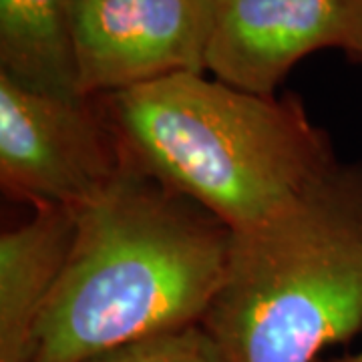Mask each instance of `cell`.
I'll use <instances>...</instances> for the list:
<instances>
[{
	"label": "cell",
	"mask_w": 362,
	"mask_h": 362,
	"mask_svg": "<svg viewBox=\"0 0 362 362\" xmlns=\"http://www.w3.org/2000/svg\"><path fill=\"white\" fill-rule=\"evenodd\" d=\"M95 99L139 168L232 232L296 204L338 163L300 101L254 95L204 73Z\"/></svg>",
	"instance_id": "7a4b0ae2"
},
{
	"label": "cell",
	"mask_w": 362,
	"mask_h": 362,
	"mask_svg": "<svg viewBox=\"0 0 362 362\" xmlns=\"http://www.w3.org/2000/svg\"><path fill=\"white\" fill-rule=\"evenodd\" d=\"M75 230L77 211L37 207L30 220L0 235V362H26Z\"/></svg>",
	"instance_id": "52a82bcc"
},
{
	"label": "cell",
	"mask_w": 362,
	"mask_h": 362,
	"mask_svg": "<svg viewBox=\"0 0 362 362\" xmlns=\"http://www.w3.org/2000/svg\"><path fill=\"white\" fill-rule=\"evenodd\" d=\"M216 0H71L85 99L207 71Z\"/></svg>",
	"instance_id": "5b68a950"
},
{
	"label": "cell",
	"mask_w": 362,
	"mask_h": 362,
	"mask_svg": "<svg viewBox=\"0 0 362 362\" xmlns=\"http://www.w3.org/2000/svg\"><path fill=\"white\" fill-rule=\"evenodd\" d=\"M125 161L99 99H57L0 75V180L8 194L78 211Z\"/></svg>",
	"instance_id": "277c9868"
},
{
	"label": "cell",
	"mask_w": 362,
	"mask_h": 362,
	"mask_svg": "<svg viewBox=\"0 0 362 362\" xmlns=\"http://www.w3.org/2000/svg\"><path fill=\"white\" fill-rule=\"evenodd\" d=\"M85 362H228V358L204 324H194L143 338Z\"/></svg>",
	"instance_id": "9c48e42d"
},
{
	"label": "cell",
	"mask_w": 362,
	"mask_h": 362,
	"mask_svg": "<svg viewBox=\"0 0 362 362\" xmlns=\"http://www.w3.org/2000/svg\"><path fill=\"white\" fill-rule=\"evenodd\" d=\"M232 230L129 156L77 211L65 270L26 362H85L202 324L228 264Z\"/></svg>",
	"instance_id": "6da1fadb"
},
{
	"label": "cell",
	"mask_w": 362,
	"mask_h": 362,
	"mask_svg": "<svg viewBox=\"0 0 362 362\" xmlns=\"http://www.w3.org/2000/svg\"><path fill=\"white\" fill-rule=\"evenodd\" d=\"M324 49L362 63V0H216L206 65L235 89L274 97L298 61Z\"/></svg>",
	"instance_id": "8992f818"
},
{
	"label": "cell",
	"mask_w": 362,
	"mask_h": 362,
	"mask_svg": "<svg viewBox=\"0 0 362 362\" xmlns=\"http://www.w3.org/2000/svg\"><path fill=\"white\" fill-rule=\"evenodd\" d=\"M0 75L33 93L85 101L71 0H0Z\"/></svg>",
	"instance_id": "ba28073f"
},
{
	"label": "cell",
	"mask_w": 362,
	"mask_h": 362,
	"mask_svg": "<svg viewBox=\"0 0 362 362\" xmlns=\"http://www.w3.org/2000/svg\"><path fill=\"white\" fill-rule=\"evenodd\" d=\"M204 328L228 362H314L362 332V161L232 232Z\"/></svg>",
	"instance_id": "3957f363"
},
{
	"label": "cell",
	"mask_w": 362,
	"mask_h": 362,
	"mask_svg": "<svg viewBox=\"0 0 362 362\" xmlns=\"http://www.w3.org/2000/svg\"><path fill=\"white\" fill-rule=\"evenodd\" d=\"M328 362H362V350L356 352V354H349V356H340V358H334V361Z\"/></svg>",
	"instance_id": "30bf717a"
}]
</instances>
